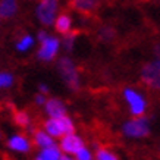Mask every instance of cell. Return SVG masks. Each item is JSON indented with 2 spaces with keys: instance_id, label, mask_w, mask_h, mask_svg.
<instances>
[{
  "instance_id": "1",
  "label": "cell",
  "mask_w": 160,
  "mask_h": 160,
  "mask_svg": "<svg viewBox=\"0 0 160 160\" xmlns=\"http://www.w3.org/2000/svg\"><path fill=\"white\" fill-rule=\"evenodd\" d=\"M58 69L62 78L65 79L66 85L73 91H78L79 90V78H78L77 68H75L72 60L68 58H62L58 63Z\"/></svg>"
},
{
  "instance_id": "2",
  "label": "cell",
  "mask_w": 160,
  "mask_h": 160,
  "mask_svg": "<svg viewBox=\"0 0 160 160\" xmlns=\"http://www.w3.org/2000/svg\"><path fill=\"white\" fill-rule=\"evenodd\" d=\"M141 81L153 90H160V58L142 66Z\"/></svg>"
},
{
  "instance_id": "3",
  "label": "cell",
  "mask_w": 160,
  "mask_h": 160,
  "mask_svg": "<svg viewBox=\"0 0 160 160\" xmlns=\"http://www.w3.org/2000/svg\"><path fill=\"white\" fill-rule=\"evenodd\" d=\"M123 132L128 137H134V138H141V137H147L150 132L148 128V119L147 118H137L132 121L126 122L123 126Z\"/></svg>"
},
{
  "instance_id": "4",
  "label": "cell",
  "mask_w": 160,
  "mask_h": 160,
  "mask_svg": "<svg viewBox=\"0 0 160 160\" xmlns=\"http://www.w3.org/2000/svg\"><path fill=\"white\" fill-rule=\"evenodd\" d=\"M59 0H41L37 8V16L43 25H52L58 10Z\"/></svg>"
},
{
  "instance_id": "5",
  "label": "cell",
  "mask_w": 160,
  "mask_h": 160,
  "mask_svg": "<svg viewBox=\"0 0 160 160\" xmlns=\"http://www.w3.org/2000/svg\"><path fill=\"white\" fill-rule=\"evenodd\" d=\"M68 6L82 15H92L98 9V0H69Z\"/></svg>"
},
{
  "instance_id": "6",
  "label": "cell",
  "mask_w": 160,
  "mask_h": 160,
  "mask_svg": "<svg viewBox=\"0 0 160 160\" xmlns=\"http://www.w3.org/2000/svg\"><path fill=\"white\" fill-rule=\"evenodd\" d=\"M59 49V40L53 38V37H47V38L41 41V49L38 52V58L41 60H52L56 56Z\"/></svg>"
},
{
  "instance_id": "7",
  "label": "cell",
  "mask_w": 160,
  "mask_h": 160,
  "mask_svg": "<svg viewBox=\"0 0 160 160\" xmlns=\"http://www.w3.org/2000/svg\"><path fill=\"white\" fill-rule=\"evenodd\" d=\"M125 97H126V100H128V103H129V106H131L132 115L141 116V115L144 113V109H146V102H144V98L141 97L140 94L134 92L132 90H126Z\"/></svg>"
},
{
  "instance_id": "8",
  "label": "cell",
  "mask_w": 160,
  "mask_h": 160,
  "mask_svg": "<svg viewBox=\"0 0 160 160\" xmlns=\"http://www.w3.org/2000/svg\"><path fill=\"white\" fill-rule=\"evenodd\" d=\"M84 147V142L79 137L73 135V134H68L60 142V148H62L65 153H69V154H77L78 151Z\"/></svg>"
},
{
  "instance_id": "9",
  "label": "cell",
  "mask_w": 160,
  "mask_h": 160,
  "mask_svg": "<svg viewBox=\"0 0 160 160\" xmlns=\"http://www.w3.org/2000/svg\"><path fill=\"white\" fill-rule=\"evenodd\" d=\"M46 110L52 118H62L65 116V104L58 98H50L46 102Z\"/></svg>"
},
{
  "instance_id": "10",
  "label": "cell",
  "mask_w": 160,
  "mask_h": 160,
  "mask_svg": "<svg viewBox=\"0 0 160 160\" xmlns=\"http://www.w3.org/2000/svg\"><path fill=\"white\" fill-rule=\"evenodd\" d=\"M44 128L47 134L52 137H62L65 135V128H63V122L60 118H53L44 123Z\"/></svg>"
},
{
  "instance_id": "11",
  "label": "cell",
  "mask_w": 160,
  "mask_h": 160,
  "mask_svg": "<svg viewBox=\"0 0 160 160\" xmlns=\"http://www.w3.org/2000/svg\"><path fill=\"white\" fill-rule=\"evenodd\" d=\"M18 12V2L16 0H0V16L9 19Z\"/></svg>"
},
{
  "instance_id": "12",
  "label": "cell",
  "mask_w": 160,
  "mask_h": 160,
  "mask_svg": "<svg viewBox=\"0 0 160 160\" xmlns=\"http://www.w3.org/2000/svg\"><path fill=\"white\" fill-rule=\"evenodd\" d=\"M8 144H9V147L15 151H22V153H25V151L29 150V141L27 140L25 137H21V135L12 137Z\"/></svg>"
},
{
  "instance_id": "13",
  "label": "cell",
  "mask_w": 160,
  "mask_h": 160,
  "mask_svg": "<svg viewBox=\"0 0 160 160\" xmlns=\"http://www.w3.org/2000/svg\"><path fill=\"white\" fill-rule=\"evenodd\" d=\"M97 37L102 43H113L115 38H116V29L112 25H104V27L98 29Z\"/></svg>"
},
{
  "instance_id": "14",
  "label": "cell",
  "mask_w": 160,
  "mask_h": 160,
  "mask_svg": "<svg viewBox=\"0 0 160 160\" xmlns=\"http://www.w3.org/2000/svg\"><path fill=\"white\" fill-rule=\"evenodd\" d=\"M71 18H69V15H59V18L56 19V24H54V28L58 31L59 34H68L69 29H71Z\"/></svg>"
},
{
  "instance_id": "15",
  "label": "cell",
  "mask_w": 160,
  "mask_h": 160,
  "mask_svg": "<svg viewBox=\"0 0 160 160\" xmlns=\"http://www.w3.org/2000/svg\"><path fill=\"white\" fill-rule=\"evenodd\" d=\"M37 160H60V151H59V148L56 146L46 147L38 154Z\"/></svg>"
},
{
  "instance_id": "16",
  "label": "cell",
  "mask_w": 160,
  "mask_h": 160,
  "mask_svg": "<svg viewBox=\"0 0 160 160\" xmlns=\"http://www.w3.org/2000/svg\"><path fill=\"white\" fill-rule=\"evenodd\" d=\"M34 140H35V144L40 147H43V148L54 146V141L52 140V135H49V134H46V132H43V131H35Z\"/></svg>"
},
{
  "instance_id": "17",
  "label": "cell",
  "mask_w": 160,
  "mask_h": 160,
  "mask_svg": "<svg viewBox=\"0 0 160 160\" xmlns=\"http://www.w3.org/2000/svg\"><path fill=\"white\" fill-rule=\"evenodd\" d=\"M13 119H15V123L18 126H21V128H27L29 123V118L27 115V112H15Z\"/></svg>"
},
{
  "instance_id": "18",
  "label": "cell",
  "mask_w": 160,
  "mask_h": 160,
  "mask_svg": "<svg viewBox=\"0 0 160 160\" xmlns=\"http://www.w3.org/2000/svg\"><path fill=\"white\" fill-rule=\"evenodd\" d=\"M78 31H73V32H68V34H65L66 37H65V40H63V46H65V49L68 50H72V46H73V40H75V37H77Z\"/></svg>"
},
{
  "instance_id": "19",
  "label": "cell",
  "mask_w": 160,
  "mask_h": 160,
  "mask_svg": "<svg viewBox=\"0 0 160 160\" xmlns=\"http://www.w3.org/2000/svg\"><path fill=\"white\" fill-rule=\"evenodd\" d=\"M32 43H34V41H32V37H29V35H25L24 38H22L19 43H18V46H16V47H18V50L24 52V50L29 49V47L32 46Z\"/></svg>"
},
{
  "instance_id": "20",
  "label": "cell",
  "mask_w": 160,
  "mask_h": 160,
  "mask_svg": "<svg viewBox=\"0 0 160 160\" xmlns=\"http://www.w3.org/2000/svg\"><path fill=\"white\" fill-rule=\"evenodd\" d=\"M13 82V78L10 73H0V87H9Z\"/></svg>"
},
{
  "instance_id": "21",
  "label": "cell",
  "mask_w": 160,
  "mask_h": 160,
  "mask_svg": "<svg viewBox=\"0 0 160 160\" xmlns=\"http://www.w3.org/2000/svg\"><path fill=\"white\" fill-rule=\"evenodd\" d=\"M97 160H118V159H116V156L109 153L107 150H98Z\"/></svg>"
},
{
  "instance_id": "22",
  "label": "cell",
  "mask_w": 160,
  "mask_h": 160,
  "mask_svg": "<svg viewBox=\"0 0 160 160\" xmlns=\"http://www.w3.org/2000/svg\"><path fill=\"white\" fill-rule=\"evenodd\" d=\"M77 159L78 160H92L91 159V154H90V151H88L87 148H84V147L77 153Z\"/></svg>"
},
{
  "instance_id": "23",
  "label": "cell",
  "mask_w": 160,
  "mask_h": 160,
  "mask_svg": "<svg viewBox=\"0 0 160 160\" xmlns=\"http://www.w3.org/2000/svg\"><path fill=\"white\" fill-rule=\"evenodd\" d=\"M35 103H37V104H44V103H46V98H44L43 94H38V96L35 97Z\"/></svg>"
},
{
  "instance_id": "24",
  "label": "cell",
  "mask_w": 160,
  "mask_h": 160,
  "mask_svg": "<svg viewBox=\"0 0 160 160\" xmlns=\"http://www.w3.org/2000/svg\"><path fill=\"white\" fill-rule=\"evenodd\" d=\"M46 38H47V34H46L44 31H40V32H38V40H40V41H44Z\"/></svg>"
},
{
  "instance_id": "25",
  "label": "cell",
  "mask_w": 160,
  "mask_h": 160,
  "mask_svg": "<svg viewBox=\"0 0 160 160\" xmlns=\"http://www.w3.org/2000/svg\"><path fill=\"white\" fill-rule=\"evenodd\" d=\"M40 91L46 94V92H49V88L46 87V85H43V84H41V85H40Z\"/></svg>"
},
{
  "instance_id": "26",
  "label": "cell",
  "mask_w": 160,
  "mask_h": 160,
  "mask_svg": "<svg viewBox=\"0 0 160 160\" xmlns=\"http://www.w3.org/2000/svg\"><path fill=\"white\" fill-rule=\"evenodd\" d=\"M60 160H73V159L68 157V156H60Z\"/></svg>"
},
{
  "instance_id": "27",
  "label": "cell",
  "mask_w": 160,
  "mask_h": 160,
  "mask_svg": "<svg viewBox=\"0 0 160 160\" xmlns=\"http://www.w3.org/2000/svg\"><path fill=\"white\" fill-rule=\"evenodd\" d=\"M0 18H2V16H0Z\"/></svg>"
}]
</instances>
